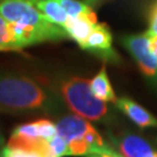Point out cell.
<instances>
[{
  "instance_id": "5b68a950",
  "label": "cell",
  "mask_w": 157,
  "mask_h": 157,
  "mask_svg": "<svg viewBox=\"0 0 157 157\" xmlns=\"http://www.w3.org/2000/svg\"><path fill=\"white\" fill-rule=\"evenodd\" d=\"M56 135L57 127L55 122L48 119H40L17 126L6 146L37 150L42 154L47 142Z\"/></svg>"
},
{
  "instance_id": "6da1fadb",
  "label": "cell",
  "mask_w": 157,
  "mask_h": 157,
  "mask_svg": "<svg viewBox=\"0 0 157 157\" xmlns=\"http://www.w3.org/2000/svg\"><path fill=\"white\" fill-rule=\"evenodd\" d=\"M67 109L55 86L28 75L0 71V112L59 118Z\"/></svg>"
},
{
  "instance_id": "ba28073f",
  "label": "cell",
  "mask_w": 157,
  "mask_h": 157,
  "mask_svg": "<svg viewBox=\"0 0 157 157\" xmlns=\"http://www.w3.org/2000/svg\"><path fill=\"white\" fill-rule=\"evenodd\" d=\"M108 136L122 157H157V150L140 135L121 132L117 135L108 134Z\"/></svg>"
},
{
  "instance_id": "52a82bcc",
  "label": "cell",
  "mask_w": 157,
  "mask_h": 157,
  "mask_svg": "<svg viewBox=\"0 0 157 157\" xmlns=\"http://www.w3.org/2000/svg\"><path fill=\"white\" fill-rule=\"evenodd\" d=\"M80 49L90 51L105 62L112 64L121 62L119 54L113 48V35L106 23H97Z\"/></svg>"
},
{
  "instance_id": "2e32d148",
  "label": "cell",
  "mask_w": 157,
  "mask_h": 157,
  "mask_svg": "<svg viewBox=\"0 0 157 157\" xmlns=\"http://www.w3.org/2000/svg\"><path fill=\"white\" fill-rule=\"evenodd\" d=\"M148 23V29L146 30L147 35H157V0H154L150 6Z\"/></svg>"
},
{
  "instance_id": "ac0fdd59",
  "label": "cell",
  "mask_w": 157,
  "mask_h": 157,
  "mask_svg": "<svg viewBox=\"0 0 157 157\" xmlns=\"http://www.w3.org/2000/svg\"><path fill=\"white\" fill-rule=\"evenodd\" d=\"M5 147V136H4V133H2V130L0 129V151H1V149Z\"/></svg>"
},
{
  "instance_id": "3957f363",
  "label": "cell",
  "mask_w": 157,
  "mask_h": 157,
  "mask_svg": "<svg viewBox=\"0 0 157 157\" xmlns=\"http://www.w3.org/2000/svg\"><path fill=\"white\" fill-rule=\"evenodd\" d=\"M57 134L67 143L69 156H83L104 150L108 147L90 120L78 114L65 113L57 118Z\"/></svg>"
},
{
  "instance_id": "8fae6325",
  "label": "cell",
  "mask_w": 157,
  "mask_h": 157,
  "mask_svg": "<svg viewBox=\"0 0 157 157\" xmlns=\"http://www.w3.org/2000/svg\"><path fill=\"white\" fill-rule=\"evenodd\" d=\"M90 87L92 93L98 99L105 101V102H115L118 99L112 84H111V80L108 78L105 65H102L99 72L90 80Z\"/></svg>"
},
{
  "instance_id": "9c48e42d",
  "label": "cell",
  "mask_w": 157,
  "mask_h": 157,
  "mask_svg": "<svg viewBox=\"0 0 157 157\" xmlns=\"http://www.w3.org/2000/svg\"><path fill=\"white\" fill-rule=\"evenodd\" d=\"M121 112L140 128H157V118L129 97H120L114 102Z\"/></svg>"
},
{
  "instance_id": "4fadbf2b",
  "label": "cell",
  "mask_w": 157,
  "mask_h": 157,
  "mask_svg": "<svg viewBox=\"0 0 157 157\" xmlns=\"http://www.w3.org/2000/svg\"><path fill=\"white\" fill-rule=\"evenodd\" d=\"M56 1L62 6V8L67 12V15L71 17L84 15L93 12L91 6L87 5L85 1L84 2L79 0H56Z\"/></svg>"
},
{
  "instance_id": "277c9868",
  "label": "cell",
  "mask_w": 157,
  "mask_h": 157,
  "mask_svg": "<svg viewBox=\"0 0 157 157\" xmlns=\"http://www.w3.org/2000/svg\"><path fill=\"white\" fill-rule=\"evenodd\" d=\"M0 14L8 22H17L48 33L55 42L70 39L67 30L49 21L32 0H1Z\"/></svg>"
},
{
  "instance_id": "7a4b0ae2",
  "label": "cell",
  "mask_w": 157,
  "mask_h": 157,
  "mask_svg": "<svg viewBox=\"0 0 157 157\" xmlns=\"http://www.w3.org/2000/svg\"><path fill=\"white\" fill-rule=\"evenodd\" d=\"M55 87L67 107L75 114L97 122H107L112 119V112L106 102L92 93L89 79L73 75L62 76Z\"/></svg>"
},
{
  "instance_id": "9a60e30c",
  "label": "cell",
  "mask_w": 157,
  "mask_h": 157,
  "mask_svg": "<svg viewBox=\"0 0 157 157\" xmlns=\"http://www.w3.org/2000/svg\"><path fill=\"white\" fill-rule=\"evenodd\" d=\"M0 157H44L37 150L23 149V148H15V147L5 146L1 151Z\"/></svg>"
},
{
  "instance_id": "d6986e66",
  "label": "cell",
  "mask_w": 157,
  "mask_h": 157,
  "mask_svg": "<svg viewBox=\"0 0 157 157\" xmlns=\"http://www.w3.org/2000/svg\"><path fill=\"white\" fill-rule=\"evenodd\" d=\"M99 0H85V2L87 4V5H90V6H93V5H95L97 2H98Z\"/></svg>"
},
{
  "instance_id": "7c38bea8",
  "label": "cell",
  "mask_w": 157,
  "mask_h": 157,
  "mask_svg": "<svg viewBox=\"0 0 157 157\" xmlns=\"http://www.w3.org/2000/svg\"><path fill=\"white\" fill-rule=\"evenodd\" d=\"M32 2L39 8L43 15H45L49 21L64 28L69 15L56 0H32Z\"/></svg>"
},
{
  "instance_id": "5bb4252c",
  "label": "cell",
  "mask_w": 157,
  "mask_h": 157,
  "mask_svg": "<svg viewBox=\"0 0 157 157\" xmlns=\"http://www.w3.org/2000/svg\"><path fill=\"white\" fill-rule=\"evenodd\" d=\"M0 51H15L8 21L0 14Z\"/></svg>"
},
{
  "instance_id": "ffe728a7",
  "label": "cell",
  "mask_w": 157,
  "mask_h": 157,
  "mask_svg": "<svg viewBox=\"0 0 157 157\" xmlns=\"http://www.w3.org/2000/svg\"><path fill=\"white\" fill-rule=\"evenodd\" d=\"M0 1H1V0H0Z\"/></svg>"
},
{
  "instance_id": "30bf717a",
  "label": "cell",
  "mask_w": 157,
  "mask_h": 157,
  "mask_svg": "<svg viewBox=\"0 0 157 157\" xmlns=\"http://www.w3.org/2000/svg\"><path fill=\"white\" fill-rule=\"evenodd\" d=\"M97 23V15L94 12H91L89 14L76 17H69L64 29L67 30L69 37L73 40L79 45V48H82Z\"/></svg>"
},
{
  "instance_id": "e0dca14e",
  "label": "cell",
  "mask_w": 157,
  "mask_h": 157,
  "mask_svg": "<svg viewBox=\"0 0 157 157\" xmlns=\"http://www.w3.org/2000/svg\"><path fill=\"white\" fill-rule=\"evenodd\" d=\"M148 39H149V47L151 49L152 54L157 58V35H150V36L148 35Z\"/></svg>"
},
{
  "instance_id": "8992f818",
  "label": "cell",
  "mask_w": 157,
  "mask_h": 157,
  "mask_svg": "<svg viewBox=\"0 0 157 157\" xmlns=\"http://www.w3.org/2000/svg\"><path fill=\"white\" fill-rule=\"evenodd\" d=\"M120 42L136 62L139 70L157 90V58L149 47L146 33L129 34L120 37Z\"/></svg>"
}]
</instances>
